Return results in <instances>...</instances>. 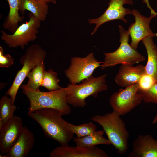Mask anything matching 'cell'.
<instances>
[{"label":"cell","instance_id":"6da1fadb","mask_svg":"<svg viewBox=\"0 0 157 157\" xmlns=\"http://www.w3.org/2000/svg\"><path fill=\"white\" fill-rule=\"evenodd\" d=\"M28 115L39 124L47 138L56 141L61 145H68L74 134L67 128V122L63 119L60 112L53 109L42 108Z\"/></svg>","mask_w":157,"mask_h":157},{"label":"cell","instance_id":"7a4b0ae2","mask_svg":"<svg viewBox=\"0 0 157 157\" xmlns=\"http://www.w3.org/2000/svg\"><path fill=\"white\" fill-rule=\"evenodd\" d=\"M22 92L28 98L30 102L28 113L45 108L55 109L63 115L69 114L70 106L67 101L65 88L60 90L45 92L35 90L24 84L21 86Z\"/></svg>","mask_w":157,"mask_h":157},{"label":"cell","instance_id":"3957f363","mask_svg":"<svg viewBox=\"0 0 157 157\" xmlns=\"http://www.w3.org/2000/svg\"><path fill=\"white\" fill-rule=\"evenodd\" d=\"M117 112L113 110L103 115H96L90 119L103 128L108 139L118 153H126L128 149L129 133L125 122Z\"/></svg>","mask_w":157,"mask_h":157},{"label":"cell","instance_id":"277c9868","mask_svg":"<svg viewBox=\"0 0 157 157\" xmlns=\"http://www.w3.org/2000/svg\"><path fill=\"white\" fill-rule=\"evenodd\" d=\"M106 76V74L96 77L92 75L79 84L69 83L65 88L67 103L75 108L85 107L88 97L92 96L96 98L99 93L108 90Z\"/></svg>","mask_w":157,"mask_h":157},{"label":"cell","instance_id":"5b68a950","mask_svg":"<svg viewBox=\"0 0 157 157\" xmlns=\"http://www.w3.org/2000/svg\"><path fill=\"white\" fill-rule=\"evenodd\" d=\"M120 34V45L112 52L104 53V61L101 66L102 69L108 67H114L118 64H134L145 60V57L133 49L129 44V34L121 25L119 26Z\"/></svg>","mask_w":157,"mask_h":157},{"label":"cell","instance_id":"8992f818","mask_svg":"<svg viewBox=\"0 0 157 157\" xmlns=\"http://www.w3.org/2000/svg\"><path fill=\"white\" fill-rule=\"evenodd\" d=\"M46 55V51L40 46L33 44L29 46L21 57L19 61L22 65V68L17 72L11 86L6 92L13 103L18 89L27 74L38 63L44 61Z\"/></svg>","mask_w":157,"mask_h":157},{"label":"cell","instance_id":"52a82bcc","mask_svg":"<svg viewBox=\"0 0 157 157\" xmlns=\"http://www.w3.org/2000/svg\"><path fill=\"white\" fill-rule=\"evenodd\" d=\"M28 15L29 21L19 26L12 34H8L4 31H1V39L9 47H20L23 49L29 42L36 39L41 21L31 13Z\"/></svg>","mask_w":157,"mask_h":157},{"label":"cell","instance_id":"ba28073f","mask_svg":"<svg viewBox=\"0 0 157 157\" xmlns=\"http://www.w3.org/2000/svg\"><path fill=\"white\" fill-rule=\"evenodd\" d=\"M102 62L98 61L92 52L84 57H74L71 58L70 65L65 70L64 73L70 83H79L92 75Z\"/></svg>","mask_w":157,"mask_h":157},{"label":"cell","instance_id":"9c48e42d","mask_svg":"<svg viewBox=\"0 0 157 157\" xmlns=\"http://www.w3.org/2000/svg\"><path fill=\"white\" fill-rule=\"evenodd\" d=\"M138 84L120 88L111 96L110 104L113 110L120 115H124L130 112L140 104L143 101L138 92Z\"/></svg>","mask_w":157,"mask_h":157},{"label":"cell","instance_id":"30bf717a","mask_svg":"<svg viewBox=\"0 0 157 157\" xmlns=\"http://www.w3.org/2000/svg\"><path fill=\"white\" fill-rule=\"evenodd\" d=\"M133 3L132 0H110L108 7L101 16L96 19L88 20L89 23L96 24L91 35L94 34L101 25L108 21L120 20L124 23H126L127 21L125 16L128 14L132 15V11L125 8L123 5L125 4L131 5Z\"/></svg>","mask_w":157,"mask_h":157},{"label":"cell","instance_id":"8fae6325","mask_svg":"<svg viewBox=\"0 0 157 157\" xmlns=\"http://www.w3.org/2000/svg\"><path fill=\"white\" fill-rule=\"evenodd\" d=\"M132 15L135 18V22L131 23L128 31L131 38L130 46L136 50L140 41L145 38L156 36L151 29L149 24L152 19L156 15L151 14L149 17L142 15L140 12L135 9H133Z\"/></svg>","mask_w":157,"mask_h":157},{"label":"cell","instance_id":"7c38bea8","mask_svg":"<svg viewBox=\"0 0 157 157\" xmlns=\"http://www.w3.org/2000/svg\"><path fill=\"white\" fill-rule=\"evenodd\" d=\"M23 120L19 117L14 116L6 123L0 131V154H7L19 136L23 127Z\"/></svg>","mask_w":157,"mask_h":157},{"label":"cell","instance_id":"4fadbf2b","mask_svg":"<svg viewBox=\"0 0 157 157\" xmlns=\"http://www.w3.org/2000/svg\"><path fill=\"white\" fill-rule=\"evenodd\" d=\"M50 157H108L107 153L101 148L95 147H83L76 146L61 145L50 153Z\"/></svg>","mask_w":157,"mask_h":157},{"label":"cell","instance_id":"5bb4252c","mask_svg":"<svg viewBox=\"0 0 157 157\" xmlns=\"http://www.w3.org/2000/svg\"><path fill=\"white\" fill-rule=\"evenodd\" d=\"M145 74L144 66L141 64L134 66L132 64L123 63L115 76V81L118 86L125 88L138 84Z\"/></svg>","mask_w":157,"mask_h":157},{"label":"cell","instance_id":"9a60e30c","mask_svg":"<svg viewBox=\"0 0 157 157\" xmlns=\"http://www.w3.org/2000/svg\"><path fill=\"white\" fill-rule=\"evenodd\" d=\"M129 157H157V140L151 135H139L134 140Z\"/></svg>","mask_w":157,"mask_h":157},{"label":"cell","instance_id":"2e32d148","mask_svg":"<svg viewBox=\"0 0 157 157\" xmlns=\"http://www.w3.org/2000/svg\"><path fill=\"white\" fill-rule=\"evenodd\" d=\"M35 138L31 131L23 126L18 139L6 154L7 157H25L27 156L34 145Z\"/></svg>","mask_w":157,"mask_h":157},{"label":"cell","instance_id":"e0dca14e","mask_svg":"<svg viewBox=\"0 0 157 157\" xmlns=\"http://www.w3.org/2000/svg\"><path fill=\"white\" fill-rule=\"evenodd\" d=\"M153 37L148 36L142 42L146 48L148 56L144 69L145 73L152 77L157 82V46L153 41Z\"/></svg>","mask_w":157,"mask_h":157},{"label":"cell","instance_id":"ac0fdd59","mask_svg":"<svg viewBox=\"0 0 157 157\" xmlns=\"http://www.w3.org/2000/svg\"><path fill=\"white\" fill-rule=\"evenodd\" d=\"M48 7L47 3L38 0H20L19 11L23 15L28 10L39 20L44 21L48 13Z\"/></svg>","mask_w":157,"mask_h":157},{"label":"cell","instance_id":"d6986e66","mask_svg":"<svg viewBox=\"0 0 157 157\" xmlns=\"http://www.w3.org/2000/svg\"><path fill=\"white\" fill-rule=\"evenodd\" d=\"M9 7L8 15L2 26L6 30L13 33L19 26V22H23L24 17L19 14L20 0H6Z\"/></svg>","mask_w":157,"mask_h":157},{"label":"cell","instance_id":"ffe728a7","mask_svg":"<svg viewBox=\"0 0 157 157\" xmlns=\"http://www.w3.org/2000/svg\"><path fill=\"white\" fill-rule=\"evenodd\" d=\"M104 133L103 130L96 131L90 135L82 137H75L74 140L76 146L83 147H92L100 144H111L110 141L103 136Z\"/></svg>","mask_w":157,"mask_h":157},{"label":"cell","instance_id":"44dd1931","mask_svg":"<svg viewBox=\"0 0 157 157\" xmlns=\"http://www.w3.org/2000/svg\"><path fill=\"white\" fill-rule=\"evenodd\" d=\"M45 70L44 61L38 63L27 74L26 77L28 78L26 85L35 90H38L41 86L44 73Z\"/></svg>","mask_w":157,"mask_h":157},{"label":"cell","instance_id":"7402d4cb","mask_svg":"<svg viewBox=\"0 0 157 157\" xmlns=\"http://www.w3.org/2000/svg\"><path fill=\"white\" fill-rule=\"evenodd\" d=\"M16 110L11 98L7 95L3 96L0 100V120L5 124L14 116V113Z\"/></svg>","mask_w":157,"mask_h":157},{"label":"cell","instance_id":"603a6c76","mask_svg":"<svg viewBox=\"0 0 157 157\" xmlns=\"http://www.w3.org/2000/svg\"><path fill=\"white\" fill-rule=\"evenodd\" d=\"M60 80L58 73L52 69L45 70L41 86L44 87L49 91L60 90L63 88L58 84Z\"/></svg>","mask_w":157,"mask_h":157},{"label":"cell","instance_id":"cb8c5ba5","mask_svg":"<svg viewBox=\"0 0 157 157\" xmlns=\"http://www.w3.org/2000/svg\"><path fill=\"white\" fill-rule=\"evenodd\" d=\"M67 128L78 138L82 137L94 133L97 129L96 125L92 122L76 125L67 122Z\"/></svg>","mask_w":157,"mask_h":157},{"label":"cell","instance_id":"d4e9b609","mask_svg":"<svg viewBox=\"0 0 157 157\" xmlns=\"http://www.w3.org/2000/svg\"><path fill=\"white\" fill-rule=\"evenodd\" d=\"M138 92L142 96L144 102L157 104V82L147 90L138 89Z\"/></svg>","mask_w":157,"mask_h":157},{"label":"cell","instance_id":"484cf974","mask_svg":"<svg viewBox=\"0 0 157 157\" xmlns=\"http://www.w3.org/2000/svg\"><path fill=\"white\" fill-rule=\"evenodd\" d=\"M156 82L152 77L145 73L141 77L139 82L138 89L147 90Z\"/></svg>","mask_w":157,"mask_h":157},{"label":"cell","instance_id":"4316f807","mask_svg":"<svg viewBox=\"0 0 157 157\" xmlns=\"http://www.w3.org/2000/svg\"><path fill=\"white\" fill-rule=\"evenodd\" d=\"M14 59L9 54H5L3 47L0 46V67L1 68H8L13 64Z\"/></svg>","mask_w":157,"mask_h":157},{"label":"cell","instance_id":"83f0119b","mask_svg":"<svg viewBox=\"0 0 157 157\" xmlns=\"http://www.w3.org/2000/svg\"><path fill=\"white\" fill-rule=\"evenodd\" d=\"M142 2L143 3L146 4L147 8L150 9L151 14L157 15V13L154 11L151 6L149 4V0H143Z\"/></svg>","mask_w":157,"mask_h":157},{"label":"cell","instance_id":"f1b7e54d","mask_svg":"<svg viewBox=\"0 0 157 157\" xmlns=\"http://www.w3.org/2000/svg\"><path fill=\"white\" fill-rule=\"evenodd\" d=\"M47 3H56L57 0H38Z\"/></svg>","mask_w":157,"mask_h":157},{"label":"cell","instance_id":"f546056e","mask_svg":"<svg viewBox=\"0 0 157 157\" xmlns=\"http://www.w3.org/2000/svg\"><path fill=\"white\" fill-rule=\"evenodd\" d=\"M5 124L2 120H0V131H1L3 129Z\"/></svg>","mask_w":157,"mask_h":157},{"label":"cell","instance_id":"4dcf8cb0","mask_svg":"<svg viewBox=\"0 0 157 157\" xmlns=\"http://www.w3.org/2000/svg\"><path fill=\"white\" fill-rule=\"evenodd\" d=\"M157 122V114L154 118L152 121V123L153 124H156Z\"/></svg>","mask_w":157,"mask_h":157},{"label":"cell","instance_id":"1f68e13d","mask_svg":"<svg viewBox=\"0 0 157 157\" xmlns=\"http://www.w3.org/2000/svg\"><path fill=\"white\" fill-rule=\"evenodd\" d=\"M156 36L157 37V33H156Z\"/></svg>","mask_w":157,"mask_h":157}]
</instances>
